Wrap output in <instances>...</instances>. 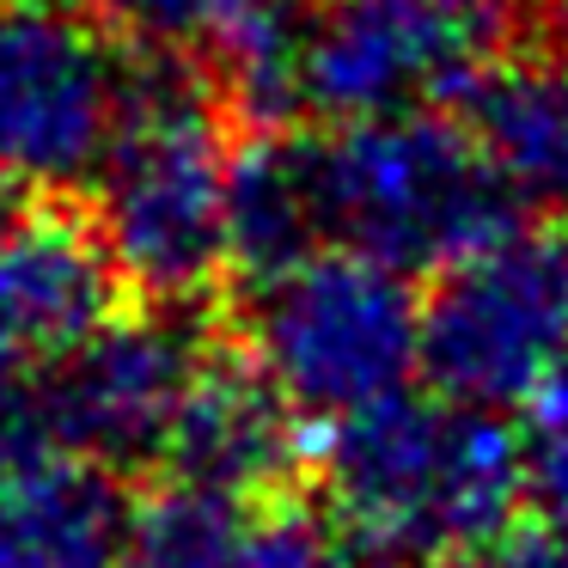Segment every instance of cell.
<instances>
[{
    "label": "cell",
    "instance_id": "cell-1",
    "mask_svg": "<svg viewBox=\"0 0 568 568\" xmlns=\"http://www.w3.org/2000/svg\"><path fill=\"white\" fill-rule=\"evenodd\" d=\"M312 458L336 519L397 562L501 550L526 501V440L440 392H397L331 422Z\"/></svg>",
    "mask_w": 568,
    "mask_h": 568
},
{
    "label": "cell",
    "instance_id": "cell-2",
    "mask_svg": "<svg viewBox=\"0 0 568 568\" xmlns=\"http://www.w3.org/2000/svg\"><path fill=\"white\" fill-rule=\"evenodd\" d=\"M233 148L221 123V87L178 55H141L135 104L99 172V221L116 270L148 306H196L233 263L226 239Z\"/></svg>",
    "mask_w": 568,
    "mask_h": 568
},
{
    "label": "cell",
    "instance_id": "cell-3",
    "mask_svg": "<svg viewBox=\"0 0 568 568\" xmlns=\"http://www.w3.org/2000/svg\"><path fill=\"white\" fill-rule=\"evenodd\" d=\"M245 355L312 422H343L422 373V294L355 251H318L245 294Z\"/></svg>",
    "mask_w": 568,
    "mask_h": 568
},
{
    "label": "cell",
    "instance_id": "cell-4",
    "mask_svg": "<svg viewBox=\"0 0 568 568\" xmlns=\"http://www.w3.org/2000/svg\"><path fill=\"white\" fill-rule=\"evenodd\" d=\"M331 251H355L397 275H440L507 226V190L470 129L446 116H373L318 135Z\"/></svg>",
    "mask_w": 568,
    "mask_h": 568
},
{
    "label": "cell",
    "instance_id": "cell-5",
    "mask_svg": "<svg viewBox=\"0 0 568 568\" xmlns=\"http://www.w3.org/2000/svg\"><path fill=\"white\" fill-rule=\"evenodd\" d=\"M568 367V226L507 221L434 275L422 373L470 409H519Z\"/></svg>",
    "mask_w": 568,
    "mask_h": 568
},
{
    "label": "cell",
    "instance_id": "cell-6",
    "mask_svg": "<svg viewBox=\"0 0 568 568\" xmlns=\"http://www.w3.org/2000/svg\"><path fill=\"white\" fill-rule=\"evenodd\" d=\"M514 0H318L300 43V104L331 123L440 116L507 62Z\"/></svg>",
    "mask_w": 568,
    "mask_h": 568
},
{
    "label": "cell",
    "instance_id": "cell-7",
    "mask_svg": "<svg viewBox=\"0 0 568 568\" xmlns=\"http://www.w3.org/2000/svg\"><path fill=\"white\" fill-rule=\"evenodd\" d=\"M135 104V62L74 0H0V190L99 184Z\"/></svg>",
    "mask_w": 568,
    "mask_h": 568
},
{
    "label": "cell",
    "instance_id": "cell-8",
    "mask_svg": "<svg viewBox=\"0 0 568 568\" xmlns=\"http://www.w3.org/2000/svg\"><path fill=\"white\" fill-rule=\"evenodd\" d=\"M209 348L214 343L190 306H141L111 318L80 355L43 373L62 453L111 477L165 458L172 422Z\"/></svg>",
    "mask_w": 568,
    "mask_h": 568
},
{
    "label": "cell",
    "instance_id": "cell-9",
    "mask_svg": "<svg viewBox=\"0 0 568 568\" xmlns=\"http://www.w3.org/2000/svg\"><path fill=\"white\" fill-rule=\"evenodd\" d=\"M123 294L92 214L0 190V367L55 373L123 318Z\"/></svg>",
    "mask_w": 568,
    "mask_h": 568
},
{
    "label": "cell",
    "instance_id": "cell-10",
    "mask_svg": "<svg viewBox=\"0 0 568 568\" xmlns=\"http://www.w3.org/2000/svg\"><path fill=\"white\" fill-rule=\"evenodd\" d=\"M312 446L318 440H306V416L263 379L257 361L245 348L214 343L172 422L160 465L172 470L165 483H190L239 507H275Z\"/></svg>",
    "mask_w": 568,
    "mask_h": 568
},
{
    "label": "cell",
    "instance_id": "cell-11",
    "mask_svg": "<svg viewBox=\"0 0 568 568\" xmlns=\"http://www.w3.org/2000/svg\"><path fill=\"white\" fill-rule=\"evenodd\" d=\"M465 129L507 202L568 214V55H507L465 104Z\"/></svg>",
    "mask_w": 568,
    "mask_h": 568
},
{
    "label": "cell",
    "instance_id": "cell-12",
    "mask_svg": "<svg viewBox=\"0 0 568 568\" xmlns=\"http://www.w3.org/2000/svg\"><path fill=\"white\" fill-rule=\"evenodd\" d=\"M129 507L87 458H43L0 477V568H123Z\"/></svg>",
    "mask_w": 568,
    "mask_h": 568
},
{
    "label": "cell",
    "instance_id": "cell-13",
    "mask_svg": "<svg viewBox=\"0 0 568 568\" xmlns=\"http://www.w3.org/2000/svg\"><path fill=\"white\" fill-rule=\"evenodd\" d=\"M226 239H233V263L251 282L282 275V270H294V263L331 251L318 135L257 129V135L233 153Z\"/></svg>",
    "mask_w": 568,
    "mask_h": 568
},
{
    "label": "cell",
    "instance_id": "cell-14",
    "mask_svg": "<svg viewBox=\"0 0 568 568\" xmlns=\"http://www.w3.org/2000/svg\"><path fill=\"white\" fill-rule=\"evenodd\" d=\"M251 519L257 507H239L190 483H160L129 507L123 568H245Z\"/></svg>",
    "mask_w": 568,
    "mask_h": 568
},
{
    "label": "cell",
    "instance_id": "cell-15",
    "mask_svg": "<svg viewBox=\"0 0 568 568\" xmlns=\"http://www.w3.org/2000/svg\"><path fill=\"white\" fill-rule=\"evenodd\" d=\"M116 43L141 55H214L233 31H245L251 19L294 7V0H80Z\"/></svg>",
    "mask_w": 568,
    "mask_h": 568
},
{
    "label": "cell",
    "instance_id": "cell-16",
    "mask_svg": "<svg viewBox=\"0 0 568 568\" xmlns=\"http://www.w3.org/2000/svg\"><path fill=\"white\" fill-rule=\"evenodd\" d=\"M526 501L544 531L568 544V367L526 404Z\"/></svg>",
    "mask_w": 568,
    "mask_h": 568
},
{
    "label": "cell",
    "instance_id": "cell-17",
    "mask_svg": "<svg viewBox=\"0 0 568 568\" xmlns=\"http://www.w3.org/2000/svg\"><path fill=\"white\" fill-rule=\"evenodd\" d=\"M489 568H568V544L550 538L544 526L514 531L501 550H489Z\"/></svg>",
    "mask_w": 568,
    "mask_h": 568
},
{
    "label": "cell",
    "instance_id": "cell-18",
    "mask_svg": "<svg viewBox=\"0 0 568 568\" xmlns=\"http://www.w3.org/2000/svg\"><path fill=\"white\" fill-rule=\"evenodd\" d=\"M526 7H531V13H538V19H544V26H550V31H556V38H562V43H568V0H526Z\"/></svg>",
    "mask_w": 568,
    "mask_h": 568
}]
</instances>
